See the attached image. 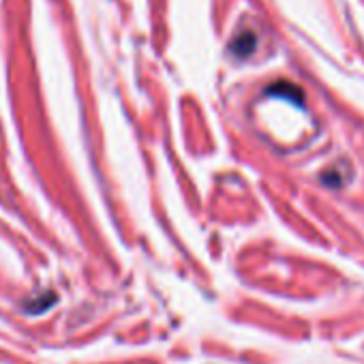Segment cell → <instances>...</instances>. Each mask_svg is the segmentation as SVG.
<instances>
[{"mask_svg":"<svg viewBox=\"0 0 364 364\" xmlns=\"http://www.w3.org/2000/svg\"><path fill=\"white\" fill-rule=\"evenodd\" d=\"M266 92L272 95V97H281V99L294 101V103H298V105L302 103V90H300L296 84H291V82H277V84L268 86Z\"/></svg>","mask_w":364,"mask_h":364,"instance_id":"obj_1","label":"cell"},{"mask_svg":"<svg viewBox=\"0 0 364 364\" xmlns=\"http://www.w3.org/2000/svg\"><path fill=\"white\" fill-rule=\"evenodd\" d=\"M255 46H257L255 35H253V33H242L240 37H236V39L232 41V52H234L238 58H247V56H251V54L255 52Z\"/></svg>","mask_w":364,"mask_h":364,"instance_id":"obj_2","label":"cell"}]
</instances>
